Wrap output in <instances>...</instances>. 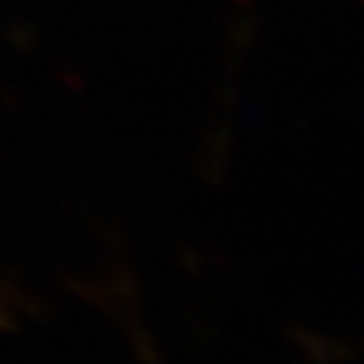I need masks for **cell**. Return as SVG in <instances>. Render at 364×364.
<instances>
[{
  "label": "cell",
  "instance_id": "cell-1",
  "mask_svg": "<svg viewBox=\"0 0 364 364\" xmlns=\"http://www.w3.org/2000/svg\"><path fill=\"white\" fill-rule=\"evenodd\" d=\"M361 4H364V0H361Z\"/></svg>",
  "mask_w": 364,
  "mask_h": 364
}]
</instances>
